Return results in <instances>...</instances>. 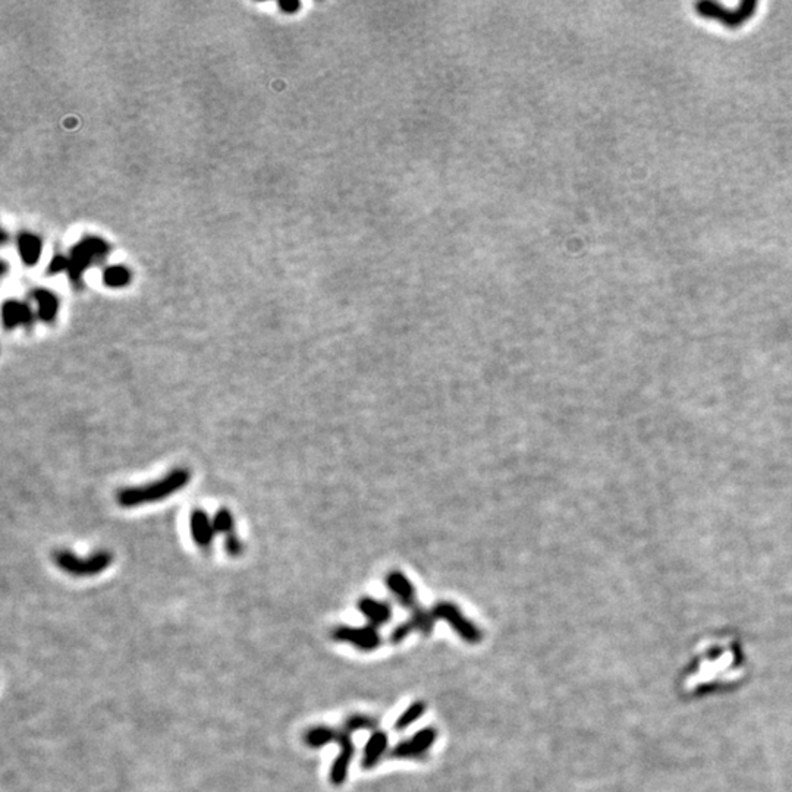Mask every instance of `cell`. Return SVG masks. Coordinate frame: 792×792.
<instances>
[{
  "label": "cell",
  "mask_w": 792,
  "mask_h": 792,
  "mask_svg": "<svg viewBox=\"0 0 792 792\" xmlns=\"http://www.w3.org/2000/svg\"><path fill=\"white\" fill-rule=\"evenodd\" d=\"M437 739V729L433 726L417 730L411 738L396 744L389 757L396 760H423Z\"/></svg>",
  "instance_id": "6"
},
{
  "label": "cell",
  "mask_w": 792,
  "mask_h": 792,
  "mask_svg": "<svg viewBox=\"0 0 792 792\" xmlns=\"http://www.w3.org/2000/svg\"><path fill=\"white\" fill-rule=\"evenodd\" d=\"M342 728L349 733L351 735L358 730H377L379 728V721L370 715H351L345 719Z\"/></svg>",
  "instance_id": "15"
},
{
  "label": "cell",
  "mask_w": 792,
  "mask_h": 792,
  "mask_svg": "<svg viewBox=\"0 0 792 792\" xmlns=\"http://www.w3.org/2000/svg\"><path fill=\"white\" fill-rule=\"evenodd\" d=\"M31 322V311L27 306L17 301H9L3 306V323L8 329L18 324H28Z\"/></svg>",
  "instance_id": "13"
},
{
  "label": "cell",
  "mask_w": 792,
  "mask_h": 792,
  "mask_svg": "<svg viewBox=\"0 0 792 792\" xmlns=\"http://www.w3.org/2000/svg\"><path fill=\"white\" fill-rule=\"evenodd\" d=\"M191 472L187 468H174L163 477L141 486L124 487L116 492V502L122 508H137L165 501L190 484Z\"/></svg>",
  "instance_id": "1"
},
{
  "label": "cell",
  "mask_w": 792,
  "mask_h": 792,
  "mask_svg": "<svg viewBox=\"0 0 792 792\" xmlns=\"http://www.w3.org/2000/svg\"><path fill=\"white\" fill-rule=\"evenodd\" d=\"M225 551L228 552L229 556H234V558H237V556H239V555L242 553L243 546H242V542H241V539L238 537L237 533H232V534L226 535V539H225Z\"/></svg>",
  "instance_id": "20"
},
{
  "label": "cell",
  "mask_w": 792,
  "mask_h": 792,
  "mask_svg": "<svg viewBox=\"0 0 792 792\" xmlns=\"http://www.w3.org/2000/svg\"><path fill=\"white\" fill-rule=\"evenodd\" d=\"M387 590L392 593L395 599L409 611H414L417 605V593L412 582L399 571H391L385 578Z\"/></svg>",
  "instance_id": "9"
},
{
  "label": "cell",
  "mask_w": 792,
  "mask_h": 792,
  "mask_svg": "<svg viewBox=\"0 0 792 792\" xmlns=\"http://www.w3.org/2000/svg\"><path fill=\"white\" fill-rule=\"evenodd\" d=\"M304 742H306V746L310 748H322L326 744L336 742L339 746V754L331 767L329 781H331V784L335 786L344 785L348 777L351 762L354 759L356 754V747L354 742L351 739V734L347 733L342 726L332 728V726L319 725L310 728L307 733L304 734Z\"/></svg>",
  "instance_id": "2"
},
{
  "label": "cell",
  "mask_w": 792,
  "mask_h": 792,
  "mask_svg": "<svg viewBox=\"0 0 792 792\" xmlns=\"http://www.w3.org/2000/svg\"><path fill=\"white\" fill-rule=\"evenodd\" d=\"M425 710H427V704H425L424 701L418 700V701L411 703L395 721L394 729L396 730V733H402V730L408 729L411 725H414L418 721V719L425 713Z\"/></svg>",
  "instance_id": "14"
},
{
  "label": "cell",
  "mask_w": 792,
  "mask_h": 792,
  "mask_svg": "<svg viewBox=\"0 0 792 792\" xmlns=\"http://www.w3.org/2000/svg\"><path fill=\"white\" fill-rule=\"evenodd\" d=\"M213 526H214L216 534L219 533V534L229 535V534L235 533V518L228 508H221L213 515Z\"/></svg>",
  "instance_id": "17"
},
{
  "label": "cell",
  "mask_w": 792,
  "mask_h": 792,
  "mask_svg": "<svg viewBox=\"0 0 792 792\" xmlns=\"http://www.w3.org/2000/svg\"><path fill=\"white\" fill-rule=\"evenodd\" d=\"M190 531L194 543L201 549H207L212 546L216 535L213 518L204 509H194L190 517Z\"/></svg>",
  "instance_id": "10"
},
{
  "label": "cell",
  "mask_w": 792,
  "mask_h": 792,
  "mask_svg": "<svg viewBox=\"0 0 792 792\" xmlns=\"http://www.w3.org/2000/svg\"><path fill=\"white\" fill-rule=\"evenodd\" d=\"M757 9L755 0H744L735 9H726L721 3L710 2V0H701L696 5L697 14L703 18L721 21L728 28H738L747 22Z\"/></svg>",
  "instance_id": "4"
},
{
  "label": "cell",
  "mask_w": 792,
  "mask_h": 792,
  "mask_svg": "<svg viewBox=\"0 0 792 792\" xmlns=\"http://www.w3.org/2000/svg\"><path fill=\"white\" fill-rule=\"evenodd\" d=\"M128 272L124 269H109L104 273V282L111 286H122L128 282Z\"/></svg>",
  "instance_id": "19"
},
{
  "label": "cell",
  "mask_w": 792,
  "mask_h": 792,
  "mask_svg": "<svg viewBox=\"0 0 792 792\" xmlns=\"http://www.w3.org/2000/svg\"><path fill=\"white\" fill-rule=\"evenodd\" d=\"M358 611L374 628L383 627L392 619V606L387 602L377 600L369 596L361 597L358 602Z\"/></svg>",
  "instance_id": "11"
},
{
  "label": "cell",
  "mask_w": 792,
  "mask_h": 792,
  "mask_svg": "<svg viewBox=\"0 0 792 792\" xmlns=\"http://www.w3.org/2000/svg\"><path fill=\"white\" fill-rule=\"evenodd\" d=\"M332 638L339 643H348L361 652H373L380 647L382 637L377 628L340 625L332 631Z\"/></svg>",
  "instance_id": "7"
},
{
  "label": "cell",
  "mask_w": 792,
  "mask_h": 792,
  "mask_svg": "<svg viewBox=\"0 0 792 792\" xmlns=\"http://www.w3.org/2000/svg\"><path fill=\"white\" fill-rule=\"evenodd\" d=\"M432 612L436 619H442L452 628L457 636L468 644H479L483 640V632L480 628L467 619L459 609L450 602H439L433 606Z\"/></svg>",
  "instance_id": "5"
},
{
  "label": "cell",
  "mask_w": 792,
  "mask_h": 792,
  "mask_svg": "<svg viewBox=\"0 0 792 792\" xmlns=\"http://www.w3.org/2000/svg\"><path fill=\"white\" fill-rule=\"evenodd\" d=\"M436 620H437V619L434 618V615H433V612H432V609H430V611H427V609L417 606L416 609H414V611H411L409 619H407L405 623L399 624V625L392 631V634H391V643H392V644H399V643H402V641H404V640L409 636V634H412L414 631H418V632L423 634V636L429 637L430 634L433 632V629H434Z\"/></svg>",
  "instance_id": "8"
},
{
  "label": "cell",
  "mask_w": 792,
  "mask_h": 792,
  "mask_svg": "<svg viewBox=\"0 0 792 792\" xmlns=\"http://www.w3.org/2000/svg\"><path fill=\"white\" fill-rule=\"evenodd\" d=\"M35 300L39 302V315L43 322H52L57 313V300L50 292L40 291L35 294Z\"/></svg>",
  "instance_id": "16"
},
{
  "label": "cell",
  "mask_w": 792,
  "mask_h": 792,
  "mask_svg": "<svg viewBox=\"0 0 792 792\" xmlns=\"http://www.w3.org/2000/svg\"><path fill=\"white\" fill-rule=\"evenodd\" d=\"M21 251H22V257L26 259L28 263H33L34 260H37V255H39L37 239L33 238V237H24L21 241Z\"/></svg>",
  "instance_id": "18"
},
{
  "label": "cell",
  "mask_w": 792,
  "mask_h": 792,
  "mask_svg": "<svg viewBox=\"0 0 792 792\" xmlns=\"http://www.w3.org/2000/svg\"><path fill=\"white\" fill-rule=\"evenodd\" d=\"M53 562L72 577H94L106 571L113 562V555L107 551L95 552L87 558H80L69 551H56Z\"/></svg>",
  "instance_id": "3"
},
{
  "label": "cell",
  "mask_w": 792,
  "mask_h": 792,
  "mask_svg": "<svg viewBox=\"0 0 792 792\" xmlns=\"http://www.w3.org/2000/svg\"><path fill=\"white\" fill-rule=\"evenodd\" d=\"M387 744H389L387 734L380 729L374 730L362 750L361 767L364 771L374 769V767L379 764V762L383 759V755L387 751Z\"/></svg>",
  "instance_id": "12"
}]
</instances>
